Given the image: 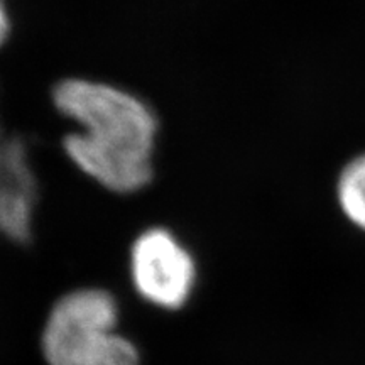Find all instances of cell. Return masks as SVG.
Masks as SVG:
<instances>
[{
	"instance_id": "cell-6",
	"label": "cell",
	"mask_w": 365,
	"mask_h": 365,
	"mask_svg": "<svg viewBox=\"0 0 365 365\" xmlns=\"http://www.w3.org/2000/svg\"><path fill=\"white\" fill-rule=\"evenodd\" d=\"M12 33V19L6 0H0V48L7 43Z\"/></svg>"
},
{
	"instance_id": "cell-1",
	"label": "cell",
	"mask_w": 365,
	"mask_h": 365,
	"mask_svg": "<svg viewBox=\"0 0 365 365\" xmlns=\"http://www.w3.org/2000/svg\"><path fill=\"white\" fill-rule=\"evenodd\" d=\"M53 107L71 124L61 139L66 161L115 196L148 190L156 176L159 117L125 86L90 76H68L51 91Z\"/></svg>"
},
{
	"instance_id": "cell-3",
	"label": "cell",
	"mask_w": 365,
	"mask_h": 365,
	"mask_svg": "<svg viewBox=\"0 0 365 365\" xmlns=\"http://www.w3.org/2000/svg\"><path fill=\"white\" fill-rule=\"evenodd\" d=\"M127 272L137 298L159 312L186 308L198 286V262L171 228L150 225L130 242Z\"/></svg>"
},
{
	"instance_id": "cell-2",
	"label": "cell",
	"mask_w": 365,
	"mask_h": 365,
	"mask_svg": "<svg viewBox=\"0 0 365 365\" xmlns=\"http://www.w3.org/2000/svg\"><path fill=\"white\" fill-rule=\"evenodd\" d=\"M120 327L122 308L110 289L73 287L46 313L41 357L44 365H140V349Z\"/></svg>"
},
{
	"instance_id": "cell-4",
	"label": "cell",
	"mask_w": 365,
	"mask_h": 365,
	"mask_svg": "<svg viewBox=\"0 0 365 365\" xmlns=\"http://www.w3.org/2000/svg\"><path fill=\"white\" fill-rule=\"evenodd\" d=\"M36 207L34 178L21 144L0 145V234L9 240H29Z\"/></svg>"
},
{
	"instance_id": "cell-5",
	"label": "cell",
	"mask_w": 365,
	"mask_h": 365,
	"mask_svg": "<svg viewBox=\"0 0 365 365\" xmlns=\"http://www.w3.org/2000/svg\"><path fill=\"white\" fill-rule=\"evenodd\" d=\"M336 198L344 215L365 232V153L345 164L336 182Z\"/></svg>"
}]
</instances>
